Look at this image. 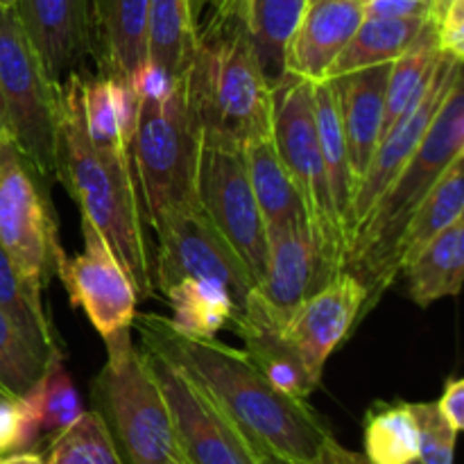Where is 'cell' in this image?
<instances>
[{
	"mask_svg": "<svg viewBox=\"0 0 464 464\" xmlns=\"http://www.w3.org/2000/svg\"><path fill=\"white\" fill-rule=\"evenodd\" d=\"M131 329L139 331L140 347L168 358L198 381L261 458L306 464L334 438L306 399L279 392L243 349L216 338L184 335L166 317L150 313H139Z\"/></svg>",
	"mask_w": 464,
	"mask_h": 464,
	"instance_id": "cell-1",
	"label": "cell"
},
{
	"mask_svg": "<svg viewBox=\"0 0 464 464\" xmlns=\"http://www.w3.org/2000/svg\"><path fill=\"white\" fill-rule=\"evenodd\" d=\"M54 177L62 179L63 188L80 204L82 216L89 218L104 236L130 275L136 297H152V252L145 236L134 163L127 150H107L91 143L82 111V71L71 72L59 86Z\"/></svg>",
	"mask_w": 464,
	"mask_h": 464,
	"instance_id": "cell-2",
	"label": "cell"
},
{
	"mask_svg": "<svg viewBox=\"0 0 464 464\" xmlns=\"http://www.w3.org/2000/svg\"><path fill=\"white\" fill-rule=\"evenodd\" d=\"M464 148V91L462 77L451 86L406 166L383 190L362 225L349 238L343 270L352 272L367 288L365 315L399 276L394 247L412 213L420 208L449 166L462 157Z\"/></svg>",
	"mask_w": 464,
	"mask_h": 464,
	"instance_id": "cell-3",
	"label": "cell"
},
{
	"mask_svg": "<svg viewBox=\"0 0 464 464\" xmlns=\"http://www.w3.org/2000/svg\"><path fill=\"white\" fill-rule=\"evenodd\" d=\"M186 93L202 143L240 150L272 136V84L243 23L195 36Z\"/></svg>",
	"mask_w": 464,
	"mask_h": 464,
	"instance_id": "cell-4",
	"label": "cell"
},
{
	"mask_svg": "<svg viewBox=\"0 0 464 464\" xmlns=\"http://www.w3.org/2000/svg\"><path fill=\"white\" fill-rule=\"evenodd\" d=\"M104 347L107 362L91 385V401L122 464H186L143 347H134L131 331L104 340Z\"/></svg>",
	"mask_w": 464,
	"mask_h": 464,
	"instance_id": "cell-5",
	"label": "cell"
},
{
	"mask_svg": "<svg viewBox=\"0 0 464 464\" xmlns=\"http://www.w3.org/2000/svg\"><path fill=\"white\" fill-rule=\"evenodd\" d=\"M202 134L186 93V75L163 100H140L131 143L143 216L150 227L198 202V166Z\"/></svg>",
	"mask_w": 464,
	"mask_h": 464,
	"instance_id": "cell-6",
	"label": "cell"
},
{
	"mask_svg": "<svg viewBox=\"0 0 464 464\" xmlns=\"http://www.w3.org/2000/svg\"><path fill=\"white\" fill-rule=\"evenodd\" d=\"M272 143L293 177L308 225L334 270H343L347 236L331 199L329 177L315 122L313 82L285 72L272 84Z\"/></svg>",
	"mask_w": 464,
	"mask_h": 464,
	"instance_id": "cell-7",
	"label": "cell"
},
{
	"mask_svg": "<svg viewBox=\"0 0 464 464\" xmlns=\"http://www.w3.org/2000/svg\"><path fill=\"white\" fill-rule=\"evenodd\" d=\"M0 107L5 134L48 181L57 170L59 86L45 72L14 7H0Z\"/></svg>",
	"mask_w": 464,
	"mask_h": 464,
	"instance_id": "cell-8",
	"label": "cell"
},
{
	"mask_svg": "<svg viewBox=\"0 0 464 464\" xmlns=\"http://www.w3.org/2000/svg\"><path fill=\"white\" fill-rule=\"evenodd\" d=\"M152 229L157 231L159 240L157 252L152 254L154 290L163 293L184 279L220 284L234 299L238 322L256 288V281L243 258L213 227L199 202L170 213Z\"/></svg>",
	"mask_w": 464,
	"mask_h": 464,
	"instance_id": "cell-9",
	"label": "cell"
},
{
	"mask_svg": "<svg viewBox=\"0 0 464 464\" xmlns=\"http://www.w3.org/2000/svg\"><path fill=\"white\" fill-rule=\"evenodd\" d=\"M7 134L0 139V245L32 293H44L45 276L62 252L50 199Z\"/></svg>",
	"mask_w": 464,
	"mask_h": 464,
	"instance_id": "cell-10",
	"label": "cell"
},
{
	"mask_svg": "<svg viewBox=\"0 0 464 464\" xmlns=\"http://www.w3.org/2000/svg\"><path fill=\"white\" fill-rule=\"evenodd\" d=\"M143 352L168 403L186 464H263L261 453L198 381L168 358Z\"/></svg>",
	"mask_w": 464,
	"mask_h": 464,
	"instance_id": "cell-11",
	"label": "cell"
},
{
	"mask_svg": "<svg viewBox=\"0 0 464 464\" xmlns=\"http://www.w3.org/2000/svg\"><path fill=\"white\" fill-rule=\"evenodd\" d=\"M198 202L222 238L243 258L258 285L266 272L267 238L240 150L202 143Z\"/></svg>",
	"mask_w": 464,
	"mask_h": 464,
	"instance_id": "cell-12",
	"label": "cell"
},
{
	"mask_svg": "<svg viewBox=\"0 0 464 464\" xmlns=\"http://www.w3.org/2000/svg\"><path fill=\"white\" fill-rule=\"evenodd\" d=\"M82 240L84 249L77 256H66L62 249L53 266L71 304L86 313L102 340L131 331L139 297L130 275L86 216H82Z\"/></svg>",
	"mask_w": 464,
	"mask_h": 464,
	"instance_id": "cell-13",
	"label": "cell"
},
{
	"mask_svg": "<svg viewBox=\"0 0 464 464\" xmlns=\"http://www.w3.org/2000/svg\"><path fill=\"white\" fill-rule=\"evenodd\" d=\"M460 77V59L442 53V57H440L438 66H435L433 75H430L429 80V86H426L420 102H417L415 107H412L411 111H408L406 116L381 139V143L376 145V152L374 157H372L370 166H367V172L356 184V190H353L352 211H349V238H352L353 231L362 225V220H365L367 213L372 211L376 199L383 195V190L388 188L394 181V177L401 172V168L406 166L408 159H411L412 154H415V150L420 148L421 139H424V134L429 131L435 113L440 111L447 93Z\"/></svg>",
	"mask_w": 464,
	"mask_h": 464,
	"instance_id": "cell-14",
	"label": "cell"
},
{
	"mask_svg": "<svg viewBox=\"0 0 464 464\" xmlns=\"http://www.w3.org/2000/svg\"><path fill=\"white\" fill-rule=\"evenodd\" d=\"M266 238V272L254 293L263 308L285 326L299 304L334 279L338 270L324 258L308 220L270 227Z\"/></svg>",
	"mask_w": 464,
	"mask_h": 464,
	"instance_id": "cell-15",
	"label": "cell"
},
{
	"mask_svg": "<svg viewBox=\"0 0 464 464\" xmlns=\"http://www.w3.org/2000/svg\"><path fill=\"white\" fill-rule=\"evenodd\" d=\"M367 288L347 270H340L320 290L304 299L284 326L285 338L315 383L324 374L331 353L365 315Z\"/></svg>",
	"mask_w": 464,
	"mask_h": 464,
	"instance_id": "cell-16",
	"label": "cell"
},
{
	"mask_svg": "<svg viewBox=\"0 0 464 464\" xmlns=\"http://www.w3.org/2000/svg\"><path fill=\"white\" fill-rule=\"evenodd\" d=\"M14 12L53 84L62 86L93 54L91 0H16Z\"/></svg>",
	"mask_w": 464,
	"mask_h": 464,
	"instance_id": "cell-17",
	"label": "cell"
},
{
	"mask_svg": "<svg viewBox=\"0 0 464 464\" xmlns=\"http://www.w3.org/2000/svg\"><path fill=\"white\" fill-rule=\"evenodd\" d=\"M365 18L362 0H313L299 18L285 50V72L324 82L329 68Z\"/></svg>",
	"mask_w": 464,
	"mask_h": 464,
	"instance_id": "cell-18",
	"label": "cell"
},
{
	"mask_svg": "<svg viewBox=\"0 0 464 464\" xmlns=\"http://www.w3.org/2000/svg\"><path fill=\"white\" fill-rule=\"evenodd\" d=\"M390 66L392 63H383V66L365 68V71L349 72V75H340L331 80L335 86V93H338L349 166H352V175L356 184L367 172V166H370L376 145L381 140Z\"/></svg>",
	"mask_w": 464,
	"mask_h": 464,
	"instance_id": "cell-19",
	"label": "cell"
},
{
	"mask_svg": "<svg viewBox=\"0 0 464 464\" xmlns=\"http://www.w3.org/2000/svg\"><path fill=\"white\" fill-rule=\"evenodd\" d=\"M231 329L243 340V352L247 353L249 361L279 392L295 399H308V394L315 392L320 383L311 379L295 347L285 338L284 324L263 308L256 293H252L247 308Z\"/></svg>",
	"mask_w": 464,
	"mask_h": 464,
	"instance_id": "cell-20",
	"label": "cell"
},
{
	"mask_svg": "<svg viewBox=\"0 0 464 464\" xmlns=\"http://www.w3.org/2000/svg\"><path fill=\"white\" fill-rule=\"evenodd\" d=\"M150 0H91L93 54L102 72L131 75L148 59Z\"/></svg>",
	"mask_w": 464,
	"mask_h": 464,
	"instance_id": "cell-21",
	"label": "cell"
},
{
	"mask_svg": "<svg viewBox=\"0 0 464 464\" xmlns=\"http://www.w3.org/2000/svg\"><path fill=\"white\" fill-rule=\"evenodd\" d=\"M408 295L417 306L426 308L438 299L456 297L464 275V218L440 231L421 252L401 267Z\"/></svg>",
	"mask_w": 464,
	"mask_h": 464,
	"instance_id": "cell-22",
	"label": "cell"
},
{
	"mask_svg": "<svg viewBox=\"0 0 464 464\" xmlns=\"http://www.w3.org/2000/svg\"><path fill=\"white\" fill-rule=\"evenodd\" d=\"M426 23H429V16H365L356 34L329 68L326 80L397 62L415 44Z\"/></svg>",
	"mask_w": 464,
	"mask_h": 464,
	"instance_id": "cell-23",
	"label": "cell"
},
{
	"mask_svg": "<svg viewBox=\"0 0 464 464\" xmlns=\"http://www.w3.org/2000/svg\"><path fill=\"white\" fill-rule=\"evenodd\" d=\"M243 157L266 229L308 220L297 186L276 154L272 136L245 145Z\"/></svg>",
	"mask_w": 464,
	"mask_h": 464,
	"instance_id": "cell-24",
	"label": "cell"
},
{
	"mask_svg": "<svg viewBox=\"0 0 464 464\" xmlns=\"http://www.w3.org/2000/svg\"><path fill=\"white\" fill-rule=\"evenodd\" d=\"M462 157H458L451 166L444 170L438 184L430 188L424 202L420 204L415 213H412L411 222L403 229L401 238H399L397 247H394V266H397L399 275L401 267L415 256L417 252L426 247L440 231L451 227L453 222L460 220L464 213V170H462Z\"/></svg>",
	"mask_w": 464,
	"mask_h": 464,
	"instance_id": "cell-25",
	"label": "cell"
},
{
	"mask_svg": "<svg viewBox=\"0 0 464 464\" xmlns=\"http://www.w3.org/2000/svg\"><path fill=\"white\" fill-rule=\"evenodd\" d=\"M313 100H315V122L320 134L322 157H324L326 177H329L331 199H334L335 213L343 225L349 245V211H352V198L356 181H353L352 166H349L347 140L343 131V118H340L338 93L331 80L313 84Z\"/></svg>",
	"mask_w": 464,
	"mask_h": 464,
	"instance_id": "cell-26",
	"label": "cell"
},
{
	"mask_svg": "<svg viewBox=\"0 0 464 464\" xmlns=\"http://www.w3.org/2000/svg\"><path fill=\"white\" fill-rule=\"evenodd\" d=\"M440 57H442V50L438 45V27L429 18V23L421 30V34L417 36L415 44L390 66L381 139L420 102Z\"/></svg>",
	"mask_w": 464,
	"mask_h": 464,
	"instance_id": "cell-27",
	"label": "cell"
},
{
	"mask_svg": "<svg viewBox=\"0 0 464 464\" xmlns=\"http://www.w3.org/2000/svg\"><path fill=\"white\" fill-rule=\"evenodd\" d=\"M306 5L308 0H245L243 25L270 84L285 75V50Z\"/></svg>",
	"mask_w": 464,
	"mask_h": 464,
	"instance_id": "cell-28",
	"label": "cell"
},
{
	"mask_svg": "<svg viewBox=\"0 0 464 464\" xmlns=\"http://www.w3.org/2000/svg\"><path fill=\"white\" fill-rule=\"evenodd\" d=\"M172 317V329L193 338H216L218 331L231 329L236 306L231 295L220 284L204 279H184L163 290Z\"/></svg>",
	"mask_w": 464,
	"mask_h": 464,
	"instance_id": "cell-29",
	"label": "cell"
},
{
	"mask_svg": "<svg viewBox=\"0 0 464 464\" xmlns=\"http://www.w3.org/2000/svg\"><path fill=\"white\" fill-rule=\"evenodd\" d=\"M362 438L372 464H408L420 458V430L411 403L376 401L365 415Z\"/></svg>",
	"mask_w": 464,
	"mask_h": 464,
	"instance_id": "cell-30",
	"label": "cell"
},
{
	"mask_svg": "<svg viewBox=\"0 0 464 464\" xmlns=\"http://www.w3.org/2000/svg\"><path fill=\"white\" fill-rule=\"evenodd\" d=\"M0 311L18 326V331L44 361L53 352H63L45 315L44 299L41 295L32 293L30 285L23 281L3 245H0Z\"/></svg>",
	"mask_w": 464,
	"mask_h": 464,
	"instance_id": "cell-31",
	"label": "cell"
},
{
	"mask_svg": "<svg viewBox=\"0 0 464 464\" xmlns=\"http://www.w3.org/2000/svg\"><path fill=\"white\" fill-rule=\"evenodd\" d=\"M25 403L34 415L41 438H54L66 430L84 412L75 383L66 370L63 352H53L45 358L41 379L25 394Z\"/></svg>",
	"mask_w": 464,
	"mask_h": 464,
	"instance_id": "cell-32",
	"label": "cell"
},
{
	"mask_svg": "<svg viewBox=\"0 0 464 464\" xmlns=\"http://www.w3.org/2000/svg\"><path fill=\"white\" fill-rule=\"evenodd\" d=\"M195 48V27L190 18V0H150L148 59L172 75L188 66Z\"/></svg>",
	"mask_w": 464,
	"mask_h": 464,
	"instance_id": "cell-33",
	"label": "cell"
},
{
	"mask_svg": "<svg viewBox=\"0 0 464 464\" xmlns=\"http://www.w3.org/2000/svg\"><path fill=\"white\" fill-rule=\"evenodd\" d=\"M45 464H122L95 411H84L66 430L50 438Z\"/></svg>",
	"mask_w": 464,
	"mask_h": 464,
	"instance_id": "cell-34",
	"label": "cell"
},
{
	"mask_svg": "<svg viewBox=\"0 0 464 464\" xmlns=\"http://www.w3.org/2000/svg\"><path fill=\"white\" fill-rule=\"evenodd\" d=\"M45 361L32 349L18 326L0 311V388L25 397L44 374Z\"/></svg>",
	"mask_w": 464,
	"mask_h": 464,
	"instance_id": "cell-35",
	"label": "cell"
},
{
	"mask_svg": "<svg viewBox=\"0 0 464 464\" xmlns=\"http://www.w3.org/2000/svg\"><path fill=\"white\" fill-rule=\"evenodd\" d=\"M82 111H84V127L91 143L107 150H125L118 131L111 77L107 72L86 75L82 71Z\"/></svg>",
	"mask_w": 464,
	"mask_h": 464,
	"instance_id": "cell-36",
	"label": "cell"
},
{
	"mask_svg": "<svg viewBox=\"0 0 464 464\" xmlns=\"http://www.w3.org/2000/svg\"><path fill=\"white\" fill-rule=\"evenodd\" d=\"M420 430V462L421 464H453L458 433L440 415L435 401L411 403Z\"/></svg>",
	"mask_w": 464,
	"mask_h": 464,
	"instance_id": "cell-37",
	"label": "cell"
},
{
	"mask_svg": "<svg viewBox=\"0 0 464 464\" xmlns=\"http://www.w3.org/2000/svg\"><path fill=\"white\" fill-rule=\"evenodd\" d=\"M41 433L25 399L0 388V453L27 451L39 444Z\"/></svg>",
	"mask_w": 464,
	"mask_h": 464,
	"instance_id": "cell-38",
	"label": "cell"
},
{
	"mask_svg": "<svg viewBox=\"0 0 464 464\" xmlns=\"http://www.w3.org/2000/svg\"><path fill=\"white\" fill-rule=\"evenodd\" d=\"M111 77V89H113V104H116V121L118 131H121V140L125 150L131 157V143L136 136V125H139V113H140V98L131 86L130 75L122 72H107Z\"/></svg>",
	"mask_w": 464,
	"mask_h": 464,
	"instance_id": "cell-39",
	"label": "cell"
},
{
	"mask_svg": "<svg viewBox=\"0 0 464 464\" xmlns=\"http://www.w3.org/2000/svg\"><path fill=\"white\" fill-rule=\"evenodd\" d=\"M245 0H190L195 36L225 23H243Z\"/></svg>",
	"mask_w": 464,
	"mask_h": 464,
	"instance_id": "cell-40",
	"label": "cell"
},
{
	"mask_svg": "<svg viewBox=\"0 0 464 464\" xmlns=\"http://www.w3.org/2000/svg\"><path fill=\"white\" fill-rule=\"evenodd\" d=\"M130 80L140 100H163L175 86L177 75L168 72L166 68L159 66L152 59H145L143 63L134 68Z\"/></svg>",
	"mask_w": 464,
	"mask_h": 464,
	"instance_id": "cell-41",
	"label": "cell"
},
{
	"mask_svg": "<svg viewBox=\"0 0 464 464\" xmlns=\"http://www.w3.org/2000/svg\"><path fill=\"white\" fill-rule=\"evenodd\" d=\"M438 45L444 54L464 59V0H456L438 23Z\"/></svg>",
	"mask_w": 464,
	"mask_h": 464,
	"instance_id": "cell-42",
	"label": "cell"
},
{
	"mask_svg": "<svg viewBox=\"0 0 464 464\" xmlns=\"http://www.w3.org/2000/svg\"><path fill=\"white\" fill-rule=\"evenodd\" d=\"M435 406H438L444 421H447L456 433H460L464 426V381L449 379L447 383H444L442 397H440V401H435Z\"/></svg>",
	"mask_w": 464,
	"mask_h": 464,
	"instance_id": "cell-43",
	"label": "cell"
},
{
	"mask_svg": "<svg viewBox=\"0 0 464 464\" xmlns=\"http://www.w3.org/2000/svg\"><path fill=\"white\" fill-rule=\"evenodd\" d=\"M365 16H429V0H362Z\"/></svg>",
	"mask_w": 464,
	"mask_h": 464,
	"instance_id": "cell-44",
	"label": "cell"
},
{
	"mask_svg": "<svg viewBox=\"0 0 464 464\" xmlns=\"http://www.w3.org/2000/svg\"><path fill=\"white\" fill-rule=\"evenodd\" d=\"M306 464H372V462L367 460L365 453L349 451V449H344L343 444H338L334 438H331L329 442L320 449V453Z\"/></svg>",
	"mask_w": 464,
	"mask_h": 464,
	"instance_id": "cell-45",
	"label": "cell"
},
{
	"mask_svg": "<svg viewBox=\"0 0 464 464\" xmlns=\"http://www.w3.org/2000/svg\"><path fill=\"white\" fill-rule=\"evenodd\" d=\"M0 464H45L44 453L36 449H27V451H12L0 453Z\"/></svg>",
	"mask_w": 464,
	"mask_h": 464,
	"instance_id": "cell-46",
	"label": "cell"
},
{
	"mask_svg": "<svg viewBox=\"0 0 464 464\" xmlns=\"http://www.w3.org/2000/svg\"><path fill=\"white\" fill-rule=\"evenodd\" d=\"M456 0H429V18L438 25Z\"/></svg>",
	"mask_w": 464,
	"mask_h": 464,
	"instance_id": "cell-47",
	"label": "cell"
},
{
	"mask_svg": "<svg viewBox=\"0 0 464 464\" xmlns=\"http://www.w3.org/2000/svg\"><path fill=\"white\" fill-rule=\"evenodd\" d=\"M263 464H295V462H288L284 460V458H276V456H263Z\"/></svg>",
	"mask_w": 464,
	"mask_h": 464,
	"instance_id": "cell-48",
	"label": "cell"
},
{
	"mask_svg": "<svg viewBox=\"0 0 464 464\" xmlns=\"http://www.w3.org/2000/svg\"><path fill=\"white\" fill-rule=\"evenodd\" d=\"M16 5V0H0V7H14Z\"/></svg>",
	"mask_w": 464,
	"mask_h": 464,
	"instance_id": "cell-49",
	"label": "cell"
},
{
	"mask_svg": "<svg viewBox=\"0 0 464 464\" xmlns=\"http://www.w3.org/2000/svg\"><path fill=\"white\" fill-rule=\"evenodd\" d=\"M0 127H3V131H5V122H3V107H0Z\"/></svg>",
	"mask_w": 464,
	"mask_h": 464,
	"instance_id": "cell-50",
	"label": "cell"
},
{
	"mask_svg": "<svg viewBox=\"0 0 464 464\" xmlns=\"http://www.w3.org/2000/svg\"><path fill=\"white\" fill-rule=\"evenodd\" d=\"M408 464H421V462H420V458H417V460H412V462H408Z\"/></svg>",
	"mask_w": 464,
	"mask_h": 464,
	"instance_id": "cell-51",
	"label": "cell"
},
{
	"mask_svg": "<svg viewBox=\"0 0 464 464\" xmlns=\"http://www.w3.org/2000/svg\"><path fill=\"white\" fill-rule=\"evenodd\" d=\"M3 134H5V131H3V127H0V139H3Z\"/></svg>",
	"mask_w": 464,
	"mask_h": 464,
	"instance_id": "cell-52",
	"label": "cell"
},
{
	"mask_svg": "<svg viewBox=\"0 0 464 464\" xmlns=\"http://www.w3.org/2000/svg\"><path fill=\"white\" fill-rule=\"evenodd\" d=\"M308 3H313V0H308Z\"/></svg>",
	"mask_w": 464,
	"mask_h": 464,
	"instance_id": "cell-53",
	"label": "cell"
}]
</instances>
